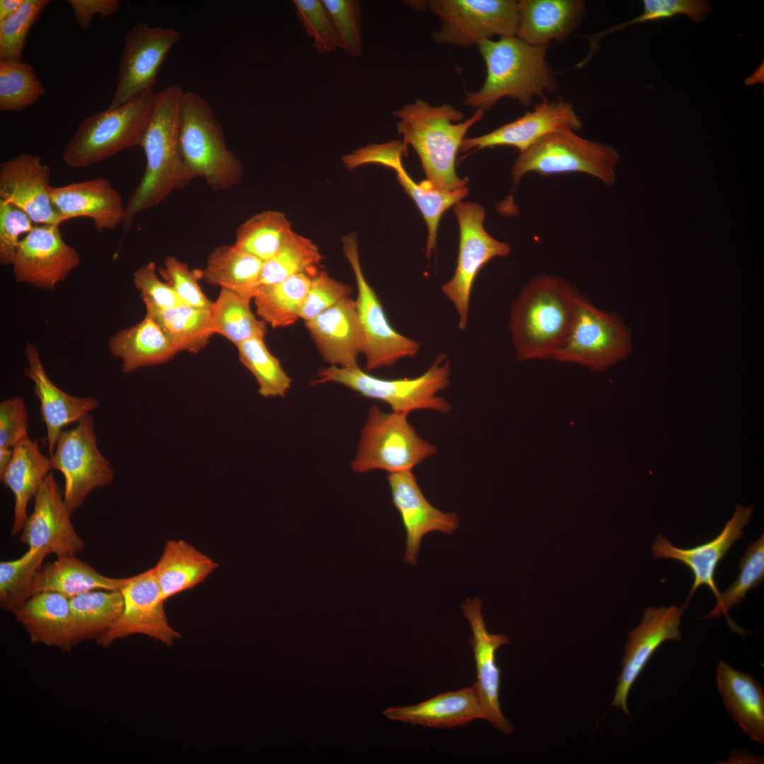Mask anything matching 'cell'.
Segmentation results:
<instances>
[{"label":"cell","mask_w":764,"mask_h":764,"mask_svg":"<svg viewBox=\"0 0 764 764\" xmlns=\"http://www.w3.org/2000/svg\"><path fill=\"white\" fill-rule=\"evenodd\" d=\"M183 91L178 85L156 95L152 113L140 147L146 158L143 176L125 205V232L135 216L162 203L173 191L197 178L185 161L179 144V120Z\"/></svg>","instance_id":"cell-1"},{"label":"cell","mask_w":764,"mask_h":764,"mask_svg":"<svg viewBox=\"0 0 764 764\" xmlns=\"http://www.w3.org/2000/svg\"><path fill=\"white\" fill-rule=\"evenodd\" d=\"M579 291L562 277H532L511 304V339L516 358L522 361L552 359L572 328Z\"/></svg>","instance_id":"cell-2"},{"label":"cell","mask_w":764,"mask_h":764,"mask_svg":"<svg viewBox=\"0 0 764 764\" xmlns=\"http://www.w3.org/2000/svg\"><path fill=\"white\" fill-rule=\"evenodd\" d=\"M399 120L398 133L403 142L417 154L426 180L435 190L454 191L466 187L468 179L456 171V158L469 129L484 116L476 110L465 121L464 115L451 104L432 105L417 99L393 112Z\"/></svg>","instance_id":"cell-3"},{"label":"cell","mask_w":764,"mask_h":764,"mask_svg":"<svg viewBox=\"0 0 764 764\" xmlns=\"http://www.w3.org/2000/svg\"><path fill=\"white\" fill-rule=\"evenodd\" d=\"M549 45H531L516 36L480 42L477 46L485 79L479 90L466 93L463 105L485 112L505 97L530 106L534 99L556 92L557 81L546 59Z\"/></svg>","instance_id":"cell-4"},{"label":"cell","mask_w":764,"mask_h":764,"mask_svg":"<svg viewBox=\"0 0 764 764\" xmlns=\"http://www.w3.org/2000/svg\"><path fill=\"white\" fill-rule=\"evenodd\" d=\"M451 364L444 354H439L429 368L414 378L386 379L371 376L359 366L320 368L313 385L337 383L362 396L388 404L393 412L408 414L416 410L447 413L451 406L438 393L450 383Z\"/></svg>","instance_id":"cell-5"},{"label":"cell","mask_w":764,"mask_h":764,"mask_svg":"<svg viewBox=\"0 0 764 764\" xmlns=\"http://www.w3.org/2000/svg\"><path fill=\"white\" fill-rule=\"evenodd\" d=\"M153 91L84 119L66 144L64 162L74 168L91 166L126 149L140 146L154 108Z\"/></svg>","instance_id":"cell-6"},{"label":"cell","mask_w":764,"mask_h":764,"mask_svg":"<svg viewBox=\"0 0 764 764\" xmlns=\"http://www.w3.org/2000/svg\"><path fill=\"white\" fill-rule=\"evenodd\" d=\"M179 144L187 166L214 190L229 189L241 179V162L228 149L212 107L196 93H183Z\"/></svg>","instance_id":"cell-7"},{"label":"cell","mask_w":764,"mask_h":764,"mask_svg":"<svg viewBox=\"0 0 764 764\" xmlns=\"http://www.w3.org/2000/svg\"><path fill=\"white\" fill-rule=\"evenodd\" d=\"M618 152L610 145L591 141L571 129L552 132L520 152L512 170L514 184L529 173L550 175L581 173L607 186L615 182Z\"/></svg>","instance_id":"cell-8"},{"label":"cell","mask_w":764,"mask_h":764,"mask_svg":"<svg viewBox=\"0 0 764 764\" xmlns=\"http://www.w3.org/2000/svg\"><path fill=\"white\" fill-rule=\"evenodd\" d=\"M407 415L384 412L372 406L361 430L352 470L359 473L375 470L388 473L412 470L436 453L435 446L417 435Z\"/></svg>","instance_id":"cell-9"},{"label":"cell","mask_w":764,"mask_h":764,"mask_svg":"<svg viewBox=\"0 0 764 764\" xmlns=\"http://www.w3.org/2000/svg\"><path fill=\"white\" fill-rule=\"evenodd\" d=\"M426 4L440 21V28L432 34L436 44L468 47L495 35L516 36V1L429 0Z\"/></svg>","instance_id":"cell-10"},{"label":"cell","mask_w":764,"mask_h":764,"mask_svg":"<svg viewBox=\"0 0 764 764\" xmlns=\"http://www.w3.org/2000/svg\"><path fill=\"white\" fill-rule=\"evenodd\" d=\"M453 207L460 232L458 255L454 274L442 285L441 291L456 311L458 328L464 330L468 323L473 284L479 272L492 259L508 255L511 248L485 230L482 206L461 201Z\"/></svg>","instance_id":"cell-11"},{"label":"cell","mask_w":764,"mask_h":764,"mask_svg":"<svg viewBox=\"0 0 764 764\" xmlns=\"http://www.w3.org/2000/svg\"><path fill=\"white\" fill-rule=\"evenodd\" d=\"M76 423L61 432L50 456L52 470L64 477V499L71 512L93 490L108 486L115 479L111 463L98 447L92 415L88 414Z\"/></svg>","instance_id":"cell-12"},{"label":"cell","mask_w":764,"mask_h":764,"mask_svg":"<svg viewBox=\"0 0 764 764\" xmlns=\"http://www.w3.org/2000/svg\"><path fill=\"white\" fill-rule=\"evenodd\" d=\"M631 349L630 331L619 318L582 296L568 336L552 359L601 371L625 358Z\"/></svg>","instance_id":"cell-13"},{"label":"cell","mask_w":764,"mask_h":764,"mask_svg":"<svg viewBox=\"0 0 764 764\" xmlns=\"http://www.w3.org/2000/svg\"><path fill=\"white\" fill-rule=\"evenodd\" d=\"M343 253L351 266L357 286L355 300L364 338L366 368L374 370L390 366L398 360L415 357L420 345L400 334L390 325L374 289L366 279L359 260L357 236L342 238Z\"/></svg>","instance_id":"cell-14"},{"label":"cell","mask_w":764,"mask_h":764,"mask_svg":"<svg viewBox=\"0 0 764 764\" xmlns=\"http://www.w3.org/2000/svg\"><path fill=\"white\" fill-rule=\"evenodd\" d=\"M181 33L173 28L132 26L125 35L115 91L110 108L120 106L150 91L158 70Z\"/></svg>","instance_id":"cell-15"},{"label":"cell","mask_w":764,"mask_h":764,"mask_svg":"<svg viewBox=\"0 0 764 764\" xmlns=\"http://www.w3.org/2000/svg\"><path fill=\"white\" fill-rule=\"evenodd\" d=\"M122 612L112 627L96 643L107 648L116 640L132 635H143L168 647L181 635L170 625L154 568L128 579L121 588Z\"/></svg>","instance_id":"cell-16"},{"label":"cell","mask_w":764,"mask_h":764,"mask_svg":"<svg viewBox=\"0 0 764 764\" xmlns=\"http://www.w3.org/2000/svg\"><path fill=\"white\" fill-rule=\"evenodd\" d=\"M81 263L57 225H35L21 239L11 266L18 283L53 290Z\"/></svg>","instance_id":"cell-17"},{"label":"cell","mask_w":764,"mask_h":764,"mask_svg":"<svg viewBox=\"0 0 764 764\" xmlns=\"http://www.w3.org/2000/svg\"><path fill=\"white\" fill-rule=\"evenodd\" d=\"M34 497L33 511L20 533V541L28 548L57 557L82 552L85 543L74 529L72 512L52 473L45 478Z\"/></svg>","instance_id":"cell-18"},{"label":"cell","mask_w":764,"mask_h":764,"mask_svg":"<svg viewBox=\"0 0 764 764\" xmlns=\"http://www.w3.org/2000/svg\"><path fill=\"white\" fill-rule=\"evenodd\" d=\"M581 128L582 122L572 104L562 98H545L531 111L512 122L483 135L465 138L460 149L463 153H474L486 148L508 146L522 152L552 132L562 129L577 132Z\"/></svg>","instance_id":"cell-19"},{"label":"cell","mask_w":764,"mask_h":764,"mask_svg":"<svg viewBox=\"0 0 764 764\" xmlns=\"http://www.w3.org/2000/svg\"><path fill=\"white\" fill-rule=\"evenodd\" d=\"M482 601L468 598L462 604L463 615L468 620L472 635L469 638L475 663L476 680L473 685L484 712V719L506 734L514 726L504 716L499 702L501 670L496 663V651L510 643L504 634L487 631L482 614Z\"/></svg>","instance_id":"cell-20"},{"label":"cell","mask_w":764,"mask_h":764,"mask_svg":"<svg viewBox=\"0 0 764 764\" xmlns=\"http://www.w3.org/2000/svg\"><path fill=\"white\" fill-rule=\"evenodd\" d=\"M683 613L682 606L647 607L640 624L629 632L622 671L618 679L612 706L630 715L627 700L635 682L652 656L667 640H681L679 629Z\"/></svg>","instance_id":"cell-21"},{"label":"cell","mask_w":764,"mask_h":764,"mask_svg":"<svg viewBox=\"0 0 764 764\" xmlns=\"http://www.w3.org/2000/svg\"><path fill=\"white\" fill-rule=\"evenodd\" d=\"M51 172L40 156L21 153L0 165V200L23 211L35 225L63 223L51 201Z\"/></svg>","instance_id":"cell-22"},{"label":"cell","mask_w":764,"mask_h":764,"mask_svg":"<svg viewBox=\"0 0 764 764\" xmlns=\"http://www.w3.org/2000/svg\"><path fill=\"white\" fill-rule=\"evenodd\" d=\"M753 511V506L744 507L737 504L732 516L717 537L691 548L676 547L662 536H657L652 546L654 557L677 560L693 573V583L685 602L681 606L683 609L688 608L692 596L701 586L710 589L716 598V605L719 604L721 592L714 579L717 566L733 544L742 538L743 529L748 524Z\"/></svg>","instance_id":"cell-23"},{"label":"cell","mask_w":764,"mask_h":764,"mask_svg":"<svg viewBox=\"0 0 764 764\" xmlns=\"http://www.w3.org/2000/svg\"><path fill=\"white\" fill-rule=\"evenodd\" d=\"M387 479L393 504L406 531L404 560L415 565L422 538L434 531L452 533L458 527V517L454 512H443L430 504L412 470L389 473Z\"/></svg>","instance_id":"cell-24"},{"label":"cell","mask_w":764,"mask_h":764,"mask_svg":"<svg viewBox=\"0 0 764 764\" xmlns=\"http://www.w3.org/2000/svg\"><path fill=\"white\" fill-rule=\"evenodd\" d=\"M54 208L62 221L78 217L91 219L98 231L113 230L122 225L125 205L110 180L96 178L50 187Z\"/></svg>","instance_id":"cell-25"},{"label":"cell","mask_w":764,"mask_h":764,"mask_svg":"<svg viewBox=\"0 0 764 764\" xmlns=\"http://www.w3.org/2000/svg\"><path fill=\"white\" fill-rule=\"evenodd\" d=\"M305 324L330 366H358V357L364 352V338L355 300L346 297Z\"/></svg>","instance_id":"cell-26"},{"label":"cell","mask_w":764,"mask_h":764,"mask_svg":"<svg viewBox=\"0 0 764 764\" xmlns=\"http://www.w3.org/2000/svg\"><path fill=\"white\" fill-rule=\"evenodd\" d=\"M28 367L24 374L34 384L40 413L47 429L50 456L52 455L63 428L98 408L99 402L91 397H76L59 388L48 377L36 347L30 343L25 349Z\"/></svg>","instance_id":"cell-27"},{"label":"cell","mask_w":764,"mask_h":764,"mask_svg":"<svg viewBox=\"0 0 764 764\" xmlns=\"http://www.w3.org/2000/svg\"><path fill=\"white\" fill-rule=\"evenodd\" d=\"M32 644L70 652L76 645L69 598L52 591L31 596L13 612Z\"/></svg>","instance_id":"cell-28"},{"label":"cell","mask_w":764,"mask_h":764,"mask_svg":"<svg viewBox=\"0 0 764 764\" xmlns=\"http://www.w3.org/2000/svg\"><path fill=\"white\" fill-rule=\"evenodd\" d=\"M516 37L531 45L565 41L584 16L582 0H521L518 1Z\"/></svg>","instance_id":"cell-29"},{"label":"cell","mask_w":764,"mask_h":764,"mask_svg":"<svg viewBox=\"0 0 764 764\" xmlns=\"http://www.w3.org/2000/svg\"><path fill=\"white\" fill-rule=\"evenodd\" d=\"M390 720L433 728H452L484 719L473 685L440 693L420 703L391 707L383 711Z\"/></svg>","instance_id":"cell-30"},{"label":"cell","mask_w":764,"mask_h":764,"mask_svg":"<svg viewBox=\"0 0 764 764\" xmlns=\"http://www.w3.org/2000/svg\"><path fill=\"white\" fill-rule=\"evenodd\" d=\"M52 467L50 458L40 451L37 440L29 437L21 441L13 448L11 459L0 474L1 481L14 497L13 519L11 533H21L28 518V502L35 496Z\"/></svg>","instance_id":"cell-31"},{"label":"cell","mask_w":764,"mask_h":764,"mask_svg":"<svg viewBox=\"0 0 764 764\" xmlns=\"http://www.w3.org/2000/svg\"><path fill=\"white\" fill-rule=\"evenodd\" d=\"M717 685L734 720L753 741L764 743V694L751 675L721 661L716 670Z\"/></svg>","instance_id":"cell-32"},{"label":"cell","mask_w":764,"mask_h":764,"mask_svg":"<svg viewBox=\"0 0 764 764\" xmlns=\"http://www.w3.org/2000/svg\"><path fill=\"white\" fill-rule=\"evenodd\" d=\"M108 345L110 353L121 360L122 371L125 374L166 363L178 352L148 313L137 324L115 333Z\"/></svg>","instance_id":"cell-33"},{"label":"cell","mask_w":764,"mask_h":764,"mask_svg":"<svg viewBox=\"0 0 764 764\" xmlns=\"http://www.w3.org/2000/svg\"><path fill=\"white\" fill-rule=\"evenodd\" d=\"M219 564L183 540H167L154 568L163 598L166 601L203 582Z\"/></svg>","instance_id":"cell-34"},{"label":"cell","mask_w":764,"mask_h":764,"mask_svg":"<svg viewBox=\"0 0 764 764\" xmlns=\"http://www.w3.org/2000/svg\"><path fill=\"white\" fill-rule=\"evenodd\" d=\"M128 579L104 576L76 555H62L42 565L37 571L32 586V596L41 592L52 591L70 598L94 590H117L120 589Z\"/></svg>","instance_id":"cell-35"},{"label":"cell","mask_w":764,"mask_h":764,"mask_svg":"<svg viewBox=\"0 0 764 764\" xmlns=\"http://www.w3.org/2000/svg\"><path fill=\"white\" fill-rule=\"evenodd\" d=\"M263 261L233 245L215 248L208 255L201 277L220 286L253 298L260 285Z\"/></svg>","instance_id":"cell-36"},{"label":"cell","mask_w":764,"mask_h":764,"mask_svg":"<svg viewBox=\"0 0 764 764\" xmlns=\"http://www.w3.org/2000/svg\"><path fill=\"white\" fill-rule=\"evenodd\" d=\"M76 643L96 641L120 618L124 606L120 589L94 590L69 598Z\"/></svg>","instance_id":"cell-37"},{"label":"cell","mask_w":764,"mask_h":764,"mask_svg":"<svg viewBox=\"0 0 764 764\" xmlns=\"http://www.w3.org/2000/svg\"><path fill=\"white\" fill-rule=\"evenodd\" d=\"M145 307L146 313L157 322L178 352L197 353L213 335L210 330L211 308L185 303L163 309Z\"/></svg>","instance_id":"cell-38"},{"label":"cell","mask_w":764,"mask_h":764,"mask_svg":"<svg viewBox=\"0 0 764 764\" xmlns=\"http://www.w3.org/2000/svg\"><path fill=\"white\" fill-rule=\"evenodd\" d=\"M313 277L301 273L277 284L260 285L253 299L261 320L272 328L294 324L300 318Z\"/></svg>","instance_id":"cell-39"},{"label":"cell","mask_w":764,"mask_h":764,"mask_svg":"<svg viewBox=\"0 0 764 764\" xmlns=\"http://www.w3.org/2000/svg\"><path fill=\"white\" fill-rule=\"evenodd\" d=\"M250 297L221 288L211 306L210 330L236 347L254 337L265 338L266 323L257 318L250 307Z\"/></svg>","instance_id":"cell-40"},{"label":"cell","mask_w":764,"mask_h":764,"mask_svg":"<svg viewBox=\"0 0 764 764\" xmlns=\"http://www.w3.org/2000/svg\"><path fill=\"white\" fill-rule=\"evenodd\" d=\"M293 232L283 213L265 211L238 226L234 245L264 262L282 248Z\"/></svg>","instance_id":"cell-41"},{"label":"cell","mask_w":764,"mask_h":764,"mask_svg":"<svg viewBox=\"0 0 764 764\" xmlns=\"http://www.w3.org/2000/svg\"><path fill=\"white\" fill-rule=\"evenodd\" d=\"M321 260L318 248L311 240L293 232L282 248L263 262L260 285L277 284L301 273L315 276Z\"/></svg>","instance_id":"cell-42"},{"label":"cell","mask_w":764,"mask_h":764,"mask_svg":"<svg viewBox=\"0 0 764 764\" xmlns=\"http://www.w3.org/2000/svg\"><path fill=\"white\" fill-rule=\"evenodd\" d=\"M740 569L737 579L722 593L719 604L702 618H717L724 615L729 627L739 634L745 631L731 620L728 610L741 602L748 591L759 586L764 577V535L749 544L738 564Z\"/></svg>","instance_id":"cell-43"},{"label":"cell","mask_w":764,"mask_h":764,"mask_svg":"<svg viewBox=\"0 0 764 764\" xmlns=\"http://www.w3.org/2000/svg\"><path fill=\"white\" fill-rule=\"evenodd\" d=\"M241 362L255 378L263 397H283L291 379L267 347L265 338L254 337L236 346Z\"/></svg>","instance_id":"cell-44"},{"label":"cell","mask_w":764,"mask_h":764,"mask_svg":"<svg viewBox=\"0 0 764 764\" xmlns=\"http://www.w3.org/2000/svg\"><path fill=\"white\" fill-rule=\"evenodd\" d=\"M42 550L28 548L19 558L0 562V606L13 612L32 596V586L46 557Z\"/></svg>","instance_id":"cell-45"},{"label":"cell","mask_w":764,"mask_h":764,"mask_svg":"<svg viewBox=\"0 0 764 764\" xmlns=\"http://www.w3.org/2000/svg\"><path fill=\"white\" fill-rule=\"evenodd\" d=\"M33 67L21 61H0V110L23 111L45 95Z\"/></svg>","instance_id":"cell-46"},{"label":"cell","mask_w":764,"mask_h":764,"mask_svg":"<svg viewBox=\"0 0 764 764\" xmlns=\"http://www.w3.org/2000/svg\"><path fill=\"white\" fill-rule=\"evenodd\" d=\"M642 4L643 11L640 15L591 36H586L590 44V51L586 58L591 59L598 47L599 40L606 35L634 24L664 20L677 15H685L691 21L698 23L704 20L710 11V5L704 0H643Z\"/></svg>","instance_id":"cell-47"},{"label":"cell","mask_w":764,"mask_h":764,"mask_svg":"<svg viewBox=\"0 0 764 764\" xmlns=\"http://www.w3.org/2000/svg\"><path fill=\"white\" fill-rule=\"evenodd\" d=\"M48 0H23L18 11L0 23V61H21L28 33Z\"/></svg>","instance_id":"cell-48"},{"label":"cell","mask_w":764,"mask_h":764,"mask_svg":"<svg viewBox=\"0 0 764 764\" xmlns=\"http://www.w3.org/2000/svg\"><path fill=\"white\" fill-rule=\"evenodd\" d=\"M294 4L299 21L313 39V48L320 54L342 48L338 33L322 1L294 0Z\"/></svg>","instance_id":"cell-49"},{"label":"cell","mask_w":764,"mask_h":764,"mask_svg":"<svg viewBox=\"0 0 764 764\" xmlns=\"http://www.w3.org/2000/svg\"><path fill=\"white\" fill-rule=\"evenodd\" d=\"M340 37L342 48L357 57L362 53L361 8L356 0H323Z\"/></svg>","instance_id":"cell-50"},{"label":"cell","mask_w":764,"mask_h":764,"mask_svg":"<svg viewBox=\"0 0 764 764\" xmlns=\"http://www.w3.org/2000/svg\"><path fill=\"white\" fill-rule=\"evenodd\" d=\"M160 274L176 292L183 302L197 308H211L212 302L206 296L199 280V270H190L187 265L173 256L167 257Z\"/></svg>","instance_id":"cell-51"},{"label":"cell","mask_w":764,"mask_h":764,"mask_svg":"<svg viewBox=\"0 0 764 764\" xmlns=\"http://www.w3.org/2000/svg\"><path fill=\"white\" fill-rule=\"evenodd\" d=\"M352 287L330 277L325 272H318L311 279L299 318L305 322L349 297Z\"/></svg>","instance_id":"cell-52"},{"label":"cell","mask_w":764,"mask_h":764,"mask_svg":"<svg viewBox=\"0 0 764 764\" xmlns=\"http://www.w3.org/2000/svg\"><path fill=\"white\" fill-rule=\"evenodd\" d=\"M35 224L18 207L0 200V263L11 265L20 242Z\"/></svg>","instance_id":"cell-53"},{"label":"cell","mask_w":764,"mask_h":764,"mask_svg":"<svg viewBox=\"0 0 764 764\" xmlns=\"http://www.w3.org/2000/svg\"><path fill=\"white\" fill-rule=\"evenodd\" d=\"M133 282L145 306L163 309L184 303L174 289L158 278L154 262L139 267L134 273Z\"/></svg>","instance_id":"cell-54"},{"label":"cell","mask_w":764,"mask_h":764,"mask_svg":"<svg viewBox=\"0 0 764 764\" xmlns=\"http://www.w3.org/2000/svg\"><path fill=\"white\" fill-rule=\"evenodd\" d=\"M28 412L23 398L15 396L0 403V450H13L29 437Z\"/></svg>","instance_id":"cell-55"},{"label":"cell","mask_w":764,"mask_h":764,"mask_svg":"<svg viewBox=\"0 0 764 764\" xmlns=\"http://www.w3.org/2000/svg\"><path fill=\"white\" fill-rule=\"evenodd\" d=\"M403 156H407V146L403 141L394 140L361 147L344 155L342 161L349 170L369 163H378L393 169L402 163Z\"/></svg>","instance_id":"cell-56"},{"label":"cell","mask_w":764,"mask_h":764,"mask_svg":"<svg viewBox=\"0 0 764 764\" xmlns=\"http://www.w3.org/2000/svg\"><path fill=\"white\" fill-rule=\"evenodd\" d=\"M76 21L83 30H88L95 15L105 18L115 14L120 9L118 0H68Z\"/></svg>","instance_id":"cell-57"},{"label":"cell","mask_w":764,"mask_h":764,"mask_svg":"<svg viewBox=\"0 0 764 764\" xmlns=\"http://www.w3.org/2000/svg\"><path fill=\"white\" fill-rule=\"evenodd\" d=\"M23 0L0 1V23L13 15L22 4Z\"/></svg>","instance_id":"cell-58"}]
</instances>
